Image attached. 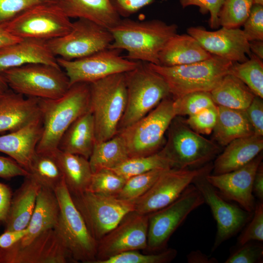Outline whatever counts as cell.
Wrapping results in <instances>:
<instances>
[{
    "label": "cell",
    "instance_id": "1",
    "mask_svg": "<svg viewBox=\"0 0 263 263\" xmlns=\"http://www.w3.org/2000/svg\"><path fill=\"white\" fill-rule=\"evenodd\" d=\"M176 24L159 19L137 20L123 18L110 30L113 41L109 48L125 50L131 60L159 65V53L177 34Z\"/></svg>",
    "mask_w": 263,
    "mask_h": 263
},
{
    "label": "cell",
    "instance_id": "2",
    "mask_svg": "<svg viewBox=\"0 0 263 263\" xmlns=\"http://www.w3.org/2000/svg\"><path fill=\"white\" fill-rule=\"evenodd\" d=\"M42 132L36 152L53 153L69 127L79 116L90 111V85L77 83L56 99L39 98Z\"/></svg>",
    "mask_w": 263,
    "mask_h": 263
},
{
    "label": "cell",
    "instance_id": "3",
    "mask_svg": "<svg viewBox=\"0 0 263 263\" xmlns=\"http://www.w3.org/2000/svg\"><path fill=\"white\" fill-rule=\"evenodd\" d=\"M147 63L163 78L174 99L190 93L210 92L228 74L232 62L213 55L205 60L182 65Z\"/></svg>",
    "mask_w": 263,
    "mask_h": 263
},
{
    "label": "cell",
    "instance_id": "4",
    "mask_svg": "<svg viewBox=\"0 0 263 263\" xmlns=\"http://www.w3.org/2000/svg\"><path fill=\"white\" fill-rule=\"evenodd\" d=\"M89 85L90 111L94 119L96 142L106 141L117 133L126 109L125 73L110 75Z\"/></svg>",
    "mask_w": 263,
    "mask_h": 263
},
{
    "label": "cell",
    "instance_id": "5",
    "mask_svg": "<svg viewBox=\"0 0 263 263\" xmlns=\"http://www.w3.org/2000/svg\"><path fill=\"white\" fill-rule=\"evenodd\" d=\"M167 132V139L159 151L171 168H199L209 163L220 153L218 144L192 130L181 116L173 118Z\"/></svg>",
    "mask_w": 263,
    "mask_h": 263
},
{
    "label": "cell",
    "instance_id": "6",
    "mask_svg": "<svg viewBox=\"0 0 263 263\" xmlns=\"http://www.w3.org/2000/svg\"><path fill=\"white\" fill-rule=\"evenodd\" d=\"M125 77L127 103L117 132L142 118L170 95L165 80L146 62L140 61L135 68L125 73Z\"/></svg>",
    "mask_w": 263,
    "mask_h": 263
},
{
    "label": "cell",
    "instance_id": "7",
    "mask_svg": "<svg viewBox=\"0 0 263 263\" xmlns=\"http://www.w3.org/2000/svg\"><path fill=\"white\" fill-rule=\"evenodd\" d=\"M59 214L54 229L75 263H94L97 242L90 234L63 181L54 191Z\"/></svg>",
    "mask_w": 263,
    "mask_h": 263
},
{
    "label": "cell",
    "instance_id": "8",
    "mask_svg": "<svg viewBox=\"0 0 263 263\" xmlns=\"http://www.w3.org/2000/svg\"><path fill=\"white\" fill-rule=\"evenodd\" d=\"M173 99L167 97L146 115L117 133L123 138L129 158L148 156L163 147L165 135L173 118Z\"/></svg>",
    "mask_w": 263,
    "mask_h": 263
},
{
    "label": "cell",
    "instance_id": "9",
    "mask_svg": "<svg viewBox=\"0 0 263 263\" xmlns=\"http://www.w3.org/2000/svg\"><path fill=\"white\" fill-rule=\"evenodd\" d=\"M8 87L27 97L56 99L70 87L59 66L33 63L6 70L1 74Z\"/></svg>",
    "mask_w": 263,
    "mask_h": 263
},
{
    "label": "cell",
    "instance_id": "10",
    "mask_svg": "<svg viewBox=\"0 0 263 263\" xmlns=\"http://www.w3.org/2000/svg\"><path fill=\"white\" fill-rule=\"evenodd\" d=\"M71 196L90 234L97 242L116 226L126 214L134 211L135 201L87 190Z\"/></svg>",
    "mask_w": 263,
    "mask_h": 263
},
{
    "label": "cell",
    "instance_id": "11",
    "mask_svg": "<svg viewBox=\"0 0 263 263\" xmlns=\"http://www.w3.org/2000/svg\"><path fill=\"white\" fill-rule=\"evenodd\" d=\"M204 203L202 195L192 183L172 203L148 214L146 250L156 252L166 248L173 233L191 212Z\"/></svg>",
    "mask_w": 263,
    "mask_h": 263
},
{
    "label": "cell",
    "instance_id": "12",
    "mask_svg": "<svg viewBox=\"0 0 263 263\" xmlns=\"http://www.w3.org/2000/svg\"><path fill=\"white\" fill-rule=\"evenodd\" d=\"M72 25L57 2L33 7L2 26L17 38L47 41L65 35Z\"/></svg>",
    "mask_w": 263,
    "mask_h": 263
},
{
    "label": "cell",
    "instance_id": "13",
    "mask_svg": "<svg viewBox=\"0 0 263 263\" xmlns=\"http://www.w3.org/2000/svg\"><path fill=\"white\" fill-rule=\"evenodd\" d=\"M113 41L109 29L88 19H78L68 33L47 42L56 57L72 60L108 48Z\"/></svg>",
    "mask_w": 263,
    "mask_h": 263
},
{
    "label": "cell",
    "instance_id": "14",
    "mask_svg": "<svg viewBox=\"0 0 263 263\" xmlns=\"http://www.w3.org/2000/svg\"><path fill=\"white\" fill-rule=\"evenodd\" d=\"M122 50L108 48L87 56L67 60L57 57L64 70L70 86L77 83H91L110 75L125 73L135 68L140 61L121 56Z\"/></svg>",
    "mask_w": 263,
    "mask_h": 263
},
{
    "label": "cell",
    "instance_id": "15",
    "mask_svg": "<svg viewBox=\"0 0 263 263\" xmlns=\"http://www.w3.org/2000/svg\"><path fill=\"white\" fill-rule=\"evenodd\" d=\"M213 164L194 169H165L150 188L135 201L134 211L148 215L176 200L197 178L210 173Z\"/></svg>",
    "mask_w": 263,
    "mask_h": 263
},
{
    "label": "cell",
    "instance_id": "16",
    "mask_svg": "<svg viewBox=\"0 0 263 263\" xmlns=\"http://www.w3.org/2000/svg\"><path fill=\"white\" fill-rule=\"evenodd\" d=\"M148 228V215L129 212L97 242L94 263L125 252L146 250Z\"/></svg>",
    "mask_w": 263,
    "mask_h": 263
},
{
    "label": "cell",
    "instance_id": "17",
    "mask_svg": "<svg viewBox=\"0 0 263 263\" xmlns=\"http://www.w3.org/2000/svg\"><path fill=\"white\" fill-rule=\"evenodd\" d=\"M205 175L197 178L192 184L210 207L217 224V232L212 248L214 251L223 242L237 233L250 221L253 212L226 201L206 179Z\"/></svg>",
    "mask_w": 263,
    "mask_h": 263
},
{
    "label": "cell",
    "instance_id": "18",
    "mask_svg": "<svg viewBox=\"0 0 263 263\" xmlns=\"http://www.w3.org/2000/svg\"><path fill=\"white\" fill-rule=\"evenodd\" d=\"M74 262L54 229L47 230L29 244L16 243L0 248V263H67Z\"/></svg>",
    "mask_w": 263,
    "mask_h": 263
},
{
    "label": "cell",
    "instance_id": "19",
    "mask_svg": "<svg viewBox=\"0 0 263 263\" xmlns=\"http://www.w3.org/2000/svg\"><path fill=\"white\" fill-rule=\"evenodd\" d=\"M262 160L261 153L237 169L219 174L209 173L206 178L224 199L236 202L244 210L253 212L256 204L253 192V181Z\"/></svg>",
    "mask_w": 263,
    "mask_h": 263
},
{
    "label": "cell",
    "instance_id": "20",
    "mask_svg": "<svg viewBox=\"0 0 263 263\" xmlns=\"http://www.w3.org/2000/svg\"><path fill=\"white\" fill-rule=\"evenodd\" d=\"M187 32L207 52L232 62L245 61L252 54L249 41L239 28L222 27L209 31L202 27H190Z\"/></svg>",
    "mask_w": 263,
    "mask_h": 263
},
{
    "label": "cell",
    "instance_id": "21",
    "mask_svg": "<svg viewBox=\"0 0 263 263\" xmlns=\"http://www.w3.org/2000/svg\"><path fill=\"white\" fill-rule=\"evenodd\" d=\"M40 116L39 98L25 96L10 88L0 95V133L16 131Z\"/></svg>",
    "mask_w": 263,
    "mask_h": 263
},
{
    "label": "cell",
    "instance_id": "22",
    "mask_svg": "<svg viewBox=\"0 0 263 263\" xmlns=\"http://www.w3.org/2000/svg\"><path fill=\"white\" fill-rule=\"evenodd\" d=\"M33 63L59 66L46 40L23 38L0 49V74L8 69Z\"/></svg>",
    "mask_w": 263,
    "mask_h": 263
},
{
    "label": "cell",
    "instance_id": "23",
    "mask_svg": "<svg viewBox=\"0 0 263 263\" xmlns=\"http://www.w3.org/2000/svg\"><path fill=\"white\" fill-rule=\"evenodd\" d=\"M42 132L40 115L21 128L0 135V152L9 156L27 171Z\"/></svg>",
    "mask_w": 263,
    "mask_h": 263
},
{
    "label": "cell",
    "instance_id": "24",
    "mask_svg": "<svg viewBox=\"0 0 263 263\" xmlns=\"http://www.w3.org/2000/svg\"><path fill=\"white\" fill-rule=\"evenodd\" d=\"M223 151L215 158L213 174L237 169L254 159L263 149V136L253 134L236 139L225 146Z\"/></svg>",
    "mask_w": 263,
    "mask_h": 263
},
{
    "label": "cell",
    "instance_id": "25",
    "mask_svg": "<svg viewBox=\"0 0 263 263\" xmlns=\"http://www.w3.org/2000/svg\"><path fill=\"white\" fill-rule=\"evenodd\" d=\"M69 18L85 19L108 29L121 19L111 0H58Z\"/></svg>",
    "mask_w": 263,
    "mask_h": 263
},
{
    "label": "cell",
    "instance_id": "26",
    "mask_svg": "<svg viewBox=\"0 0 263 263\" xmlns=\"http://www.w3.org/2000/svg\"><path fill=\"white\" fill-rule=\"evenodd\" d=\"M212 56L188 33L176 34L169 40L160 52L159 65L188 64L207 59Z\"/></svg>",
    "mask_w": 263,
    "mask_h": 263
},
{
    "label": "cell",
    "instance_id": "27",
    "mask_svg": "<svg viewBox=\"0 0 263 263\" xmlns=\"http://www.w3.org/2000/svg\"><path fill=\"white\" fill-rule=\"evenodd\" d=\"M59 214V206L54 191L40 188L35 207L27 228L28 233L18 242L26 245L43 232L54 229Z\"/></svg>",
    "mask_w": 263,
    "mask_h": 263
},
{
    "label": "cell",
    "instance_id": "28",
    "mask_svg": "<svg viewBox=\"0 0 263 263\" xmlns=\"http://www.w3.org/2000/svg\"><path fill=\"white\" fill-rule=\"evenodd\" d=\"M95 142L94 119L90 111L69 127L59 141L58 149L89 159Z\"/></svg>",
    "mask_w": 263,
    "mask_h": 263
},
{
    "label": "cell",
    "instance_id": "29",
    "mask_svg": "<svg viewBox=\"0 0 263 263\" xmlns=\"http://www.w3.org/2000/svg\"><path fill=\"white\" fill-rule=\"evenodd\" d=\"M40 187L30 177H25L20 187L12 196L5 221V230L26 228L33 213Z\"/></svg>",
    "mask_w": 263,
    "mask_h": 263
},
{
    "label": "cell",
    "instance_id": "30",
    "mask_svg": "<svg viewBox=\"0 0 263 263\" xmlns=\"http://www.w3.org/2000/svg\"><path fill=\"white\" fill-rule=\"evenodd\" d=\"M217 118L213 136L219 145L225 146L232 141L254 134L245 110L217 106Z\"/></svg>",
    "mask_w": 263,
    "mask_h": 263
},
{
    "label": "cell",
    "instance_id": "31",
    "mask_svg": "<svg viewBox=\"0 0 263 263\" xmlns=\"http://www.w3.org/2000/svg\"><path fill=\"white\" fill-rule=\"evenodd\" d=\"M54 153L70 194L77 195L87 191L93 175L89 159L58 149Z\"/></svg>",
    "mask_w": 263,
    "mask_h": 263
},
{
    "label": "cell",
    "instance_id": "32",
    "mask_svg": "<svg viewBox=\"0 0 263 263\" xmlns=\"http://www.w3.org/2000/svg\"><path fill=\"white\" fill-rule=\"evenodd\" d=\"M210 93L216 105L241 110H245L255 96L243 82L229 74Z\"/></svg>",
    "mask_w": 263,
    "mask_h": 263
},
{
    "label": "cell",
    "instance_id": "33",
    "mask_svg": "<svg viewBox=\"0 0 263 263\" xmlns=\"http://www.w3.org/2000/svg\"><path fill=\"white\" fill-rule=\"evenodd\" d=\"M129 158L125 143L118 133L106 141L96 142L89 159L92 171L113 169Z\"/></svg>",
    "mask_w": 263,
    "mask_h": 263
},
{
    "label": "cell",
    "instance_id": "34",
    "mask_svg": "<svg viewBox=\"0 0 263 263\" xmlns=\"http://www.w3.org/2000/svg\"><path fill=\"white\" fill-rule=\"evenodd\" d=\"M27 171V176L40 188L53 191H55L64 181L61 169L54 152H36Z\"/></svg>",
    "mask_w": 263,
    "mask_h": 263
},
{
    "label": "cell",
    "instance_id": "35",
    "mask_svg": "<svg viewBox=\"0 0 263 263\" xmlns=\"http://www.w3.org/2000/svg\"><path fill=\"white\" fill-rule=\"evenodd\" d=\"M228 74L243 82L258 96L263 98V60L251 54L243 62H232Z\"/></svg>",
    "mask_w": 263,
    "mask_h": 263
},
{
    "label": "cell",
    "instance_id": "36",
    "mask_svg": "<svg viewBox=\"0 0 263 263\" xmlns=\"http://www.w3.org/2000/svg\"><path fill=\"white\" fill-rule=\"evenodd\" d=\"M171 168L168 160L159 151L148 156L129 158L117 167L110 169L127 179L154 169Z\"/></svg>",
    "mask_w": 263,
    "mask_h": 263
},
{
    "label": "cell",
    "instance_id": "37",
    "mask_svg": "<svg viewBox=\"0 0 263 263\" xmlns=\"http://www.w3.org/2000/svg\"><path fill=\"white\" fill-rule=\"evenodd\" d=\"M253 4L252 0H224L219 14L220 25L227 28L243 25Z\"/></svg>",
    "mask_w": 263,
    "mask_h": 263
},
{
    "label": "cell",
    "instance_id": "38",
    "mask_svg": "<svg viewBox=\"0 0 263 263\" xmlns=\"http://www.w3.org/2000/svg\"><path fill=\"white\" fill-rule=\"evenodd\" d=\"M165 169H154L127 179L116 197L123 200L135 201L150 188Z\"/></svg>",
    "mask_w": 263,
    "mask_h": 263
},
{
    "label": "cell",
    "instance_id": "39",
    "mask_svg": "<svg viewBox=\"0 0 263 263\" xmlns=\"http://www.w3.org/2000/svg\"><path fill=\"white\" fill-rule=\"evenodd\" d=\"M126 180L110 169H102L93 173L87 191L116 196Z\"/></svg>",
    "mask_w": 263,
    "mask_h": 263
},
{
    "label": "cell",
    "instance_id": "40",
    "mask_svg": "<svg viewBox=\"0 0 263 263\" xmlns=\"http://www.w3.org/2000/svg\"><path fill=\"white\" fill-rule=\"evenodd\" d=\"M216 105L210 92H195L173 99V108L176 116H190L200 111Z\"/></svg>",
    "mask_w": 263,
    "mask_h": 263
},
{
    "label": "cell",
    "instance_id": "41",
    "mask_svg": "<svg viewBox=\"0 0 263 263\" xmlns=\"http://www.w3.org/2000/svg\"><path fill=\"white\" fill-rule=\"evenodd\" d=\"M173 248H165L157 253L144 254L137 250L129 251L103 260L96 263H168L176 257Z\"/></svg>",
    "mask_w": 263,
    "mask_h": 263
},
{
    "label": "cell",
    "instance_id": "42",
    "mask_svg": "<svg viewBox=\"0 0 263 263\" xmlns=\"http://www.w3.org/2000/svg\"><path fill=\"white\" fill-rule=\"evenodd\" d=\"M57 2L58 0H0V26L33 7Z\"/></svg>",
    "mask_w": 263,
    "mask_h": 263
},
{
    "label": "cell",
    "instance_id": "43",
    "mask_svg": "<svg viewBox=\"0 0 263 263\" xmlns=\"http://www.w3.org/2000/svg\"><path fill=\"white\" fill-rule=\"evenodd\" d=\"M217 118V105H214L188 116L185 121L194 132L200 134H209L213 131Z\"/></svg>",
    "mask_w": 263,
    "mask_h": 263
},
{
    "label": "cell",
    "instance_id": "44",
    "mask_svg": "<svg viewBox=\"0 0 263 263\" xmlns=\"http://www.w3.org/2000/svg\"><path fill=\"white\" fill-rule=\"evenodd\" d=\"M238 239L239 245L253 241H263V203H256L253 215Z\"/></svg>",
    "mask_w": 263,
    "mask_h": 263
},
{
    "label": "cell",
    "instance_id": "45",
    "mask_svg": "<svg viewBox=\"0 0 263 263\" xmlns=\"http://www.w3.org/2000/svg\"><path fill=\"white\" fill-rule=\"evenodd\" d=\"M243 26V32L249 41L263 40V5L253 4Z\"/></svg>",
    "mask_w": 263,
    "mask_h": 263
},
{
    "label": "cell",
    "instance_id": "46",
    "mask_svg": "<svg viewBox=\"0 0 263 263\" xmlns=\"http://www.w3.org/2000/svg\"><path fill=\"white\" fill-rule=\"evenodd\" d=\"M262 245L251 242L243 245L231 254L225 260V263H257L263 261Z\"/></svg>",
    "mask_w": 263,
    "mask_h": 263
},
{
    "label": "cell",
    "instance_id": "47",
    "mask_svg": "<svg viewBox=\"0 0 263 263\" xmlns=\"http://www.w3.org/2000/svg\"><path fill=\"white\" fill-rule=\"evenodd\" d=\"M224 0H179L183 8L189 6L199 7L202 14L209 13V25L212 29H217L220 25L219 14Z\"/></svg>",
    "mask_w": 263,
    "mask_h": 263
},
{
    "label": "cell",
    "instance_id": "48",
    "mask_svg": "<svg viewBox=\"0 0 263 263\" xmlns=\"http://www.w3.org/2000/svg\"><path fill=\"white\" fill-rule=\"evenodd\" d=\"M247 118L251 125L254 134L263 136V100L255 95L253 100L245 110Z\"/></svg>",
    "mask_w": 263,
    "mask_h": 263
},
{
    "label": "cell",
    "instance_id": "49",
    "mask_svg": "<svg viewBox=\"0 0 263 263\" xmlns=\"http://www.w3.org/2000/svg\"><path fill=\"white\" fill-rule=\"evenodd\" d=\"M114 8L122 18H129L154 0H111Z\"/></svg>",
    "mask_w": 263,
    "mask_h": 263
},
{
    "label": "cell",
    "instance_id": "50",
    "mask_svg": "<svg viewBox=\"0 0 263 263\" xmlns=\"http://www.w3.org/2000/svg\"><path fill=\"white\" fill-rule=\"evenodd\" d=\"M28 171L11 158L0 155V177L10 179L17 176L25 177Z\"/></svg>",
    "mask_w": 263,
    "mask_h": 263
},
{
    "label": "cell",
    "instance_id": "51",
    "mask_svg": "<svg viewBox=\"0 0 263 263\" xmlns=\"http://www.w3.org/2000/svg\"><path fill=\"white\" fill-rule=\"evenodd\" d=\"M28 233V228L21 230H5L0 235V248L10 247L22 239Z\"/></svg>",
    "mask_w": 263,
    "mask_h": 263
},
{
    "label": "cell",
    "instance_id": "52",
    "mask_svg": "<svg viewBox=\"0 0 263 263\" xmlns=\"http://www.w3.org/2000/svg\"><path fill=\"white\" fill-rule=\"evenodd\" d=\"M12 197V193L10 188L0 183V223L5 222Z\"/></svg>",
    "mask_w": 263,
    "mask_h": 263
},
{
    "label": "cell",
    "instance_id": "53",
    "mask_svg": "<svg viewBox=\"0 0 263 263\" xmlns=\"http://www.w3.org/2000/svg\"><path fill=\"white\" fill-rule=\"evenodd\" d=\"M253 192L263 202V165L262 162L259 165L256 173L253 185Z\"/></svg>",
    "mask_w": 263,
    "mask_h": 263
},
{
    "label": "cell",
    "instance_id": "54",
    "mask_svg": "<svg viewBox=\"0 0 263 263\" xmlns=\"http://www.w3.org/2000/svg\"><path fill=\"white\" fill-rule=\"evenodd\" d=\"M187 261L189 263H215L218 261L213 258H209L199 250L192 251L188 254Z\"/></svg>",
    "mask_w": 263,
    "mask_h": 263
},
{
    "label": "cell",
    "instance_id": "55",
    "mask_svg": "<svg viewBox=\"0 0 263 263\" xmlns=\"http://www.w3.org/2000/svg\"><path fill=\"white\" fill-rule=\"evenodd\" d=\"M21 39L22 38L11 34L3 26H0V49L19 42Z\"/></svg>",
    "mask_w": 263,
    "mask_h": 263
},
{
    "label": "cell",
    "instance_id": "56",
    "mask_svg": "<svg viewBox=\"0 0 263 263\" xmlns=\"http://www.w3.org/2000/svg\"><path fill=\"white\" fill-rule=\"evenodd\" d=\"M249 48L252 54L262 60L263 59V40H253L249 41Z\"/></svg>",
    "mask_w": 263,
    "mask_h": 263
},
{
    "label": "cell",
    "instance_id": "57",
    "mask_svg": "<svg viewBox=\"0 0 263 263\" xmlns=\"http://www.w3.org/2000/svg\"><path fill=\"white\" fill-rule=\"evenodd\" d=\"M8 87L4 78L1 74H0V95L7 91Z\"/></svg>",
    "mask_w": 263,
    "mask_h": 263
},
{
    "label": "cell",
    "instance_id": "58",
    "mask_svg": "<svg viewBox=\"0 0 263 263\" xmlns=\"http://www.w3.org/2000/svg\"><path fill=\"white\" fill-rule=\"evenodd\" d=\"M254 4L263 5V0H252Z\"/></svg>",
    "mask_w": 263,
    "mask_h": 263
}]
</instances>
